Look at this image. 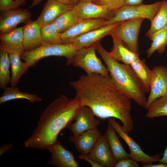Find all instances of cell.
<instances>
[{"mask_svg":"<svg viewBox=\"0 0 167 167\" xmlns=\"http://www.w3.org/2000/svg\"><path fill=\"white\" fill-rule=\"evenodd\" d=\"M70 84L75 89V98L81 106H86L95 116L102 120L119 119L127 133L134 127L131 114V99L120 88L111 77L92 74L80 76Z\"/></svg>","mask_w":167,"mask_h":167,"instance_id":"obj_1","label":"cell"},{"mask_svg":"<svg viewBox=\"0 0 167 167\" xmlns=\"http://www.w3.org/2000/svg\"><path fill=\"white\" fill-rule=\"evenodd\" d=\"M81 107L75 98L70 100L61 95L43 111L36 127L24 142L25 147L49 151L58 141L60 132L75 120Z\"/></svg>","mask_w":167,"mask_h":167,"instance_id":"obj_2","label":"cell"},{"mask_svg":"<svg viewBox=\"0 0 167 167\" xmlns=\"http://www.w3.org/2000/svg\"><path fill=\"white\" fill-rule=\"evenodd\" d=\"M94 45L114 82L129 98L139 106L145 108L148 100L146 89L131 65L120 63L115 60L99 41Z\"/></svg>","mask_w":167,"mask_h":167,"instance_id":"obj_3","label":"cell"},{"mask_svg":"<svg viewBox=\"0 0 167 167\" xmlns=\"http://www.w3.org/2000/svg\"><path fill=\"white\" fill-rule=\"evenodd\" d=\"M79 50L72 43L51 45L42 44L34 49L24 50L20 55L23 60L29 67L35 65L45 57L56 56L64 57L67 59L66 65L72 63L73 58Z\"/></svg>","mask_w":167,"mask_h":167,"instance_id":"obj_4","label":"cell"},{"mask_svg":"<svg viewBox=\"0 0 167 167\" xmlns=\"http://www.w3.org/2000/svg\"><path fill=\"white\" fill-rule=\"evenodd\" d=\"M162 1L149 4H141L135 6L124 5L114 11L112 17L106 20L105 25L129 19L142 18L151 21L155 17L161 6Z\"/></svg>","mask_w":167,"mask_h":167,"instance_id":"obj_5","label":"cell"},{"mask_svg":"<svg viewBox=\"0 0 167 167\" xmlns=\"http://www.w3.org/2000/svg\"><path fill=\"white\" fill-rule=\"evenodd\" d=\"M96 50L94 44L79 49L71 64L75 67L83 69L87 74H97L103 75H109L108 68L97 58Z\"/></svg>","mask_w":167,"mask_h":167,"instance_id":"obj_6","label":"cell"},{"mask_svg":"<svg viewBox=\"0 0 167 167\" xmlns=\"http://www.w3.org/2000/svg\"><path fill=\"white\" fill-rule=\"evenodd\" d=\"M144 19L134 18L122 21L112 31L110 35H116L129 50L135 54H139L138 38Z\"/></svg>","mask_w":167,"mask_h":167,"instance_id":"obj_7","label":"cell"},{"mask_svg":"<svg viewBox=\"0 0 167 167\" xmlns=\"http://www.w3.org/2000/svg\"><path fill=\"white\" fill-rule=\"evenodd\" d=\"M108 121V123L128 145L130 150L129 154L131 158L142 164H152L159 161L161 159V156L159 154L150 156L144 153L140 146L128 135V133L123 131L122 126L116 121L114 118H109Z\"/></svg>","mask_w":167,"mask_h":167,"instance_id":"obj_8","label":"cell"},{"mask_svg":"<svg viewBox=\"0 0 167 167\" xmlns=\"http://www.w3.org/2000/svg\"><path fill=\"white\" fill-rule=\"evenodd\" d=\"M31 19V14L26 9L20 7L1 12L0 15V35L9 32L16 28L20 23L26 24Z\"/></svg>","mask_w":167,"mask_h":167,"instance_id":"obj_9","label":"cell"},{"mask_svg":"<svg viewBox=\"0 0 167 167\" xmlns=\"http://www.w3.org/2000/svg\"><path fill=\"white\" fill-rule=\"evenodd\" d=\"M152 70L150 90L146 109L155 100L167 95V67L163 65L155 66Z\"/></svg>","mask_w":167,"mask_h":167,"instance_id":"obj_10","label":"cell"},{"mask_svg":"<svg viewBox=\"0 0 167 167\" xmlns=\"http://www.w3.org/2000/svg\"><path fill=\"white\" fill-rule=\"evenodd\" d=\"M95 117L90 108L86 106H81L75 122L71 123L67 128L73 135H78L86 131L96 127L100 124V121Z\"/></svg>","mask_w":167,"mask_h":167,"instance_id":"obj_11","label":"cell"},{"mask_svg":"<svg viewBox=\"0 0 167 167\" xmlns=\"http://www.w3.org/2000/svg\"><path fill=\"white\" fill-rule=\"evenodd\" d=\"M75 5L64 4L56 0H47L36 21L41 27L50 24L60 15L74 8Z\"/></svg>","mask_w":167,"mask_h":167,"instance_id":"obj_12","label":"cell"},{"mask_svg":"<svg viewBox=\"0 0 167 167\" xmlns=\"http://www.w3.org/2000/svg\"><path fill=\"white\" fill-rule=\"evenodd\" d=\"M75 7L80 20L98 18L107 20L113 17L114 13L107 6L90 2H78Z\"/></svg>","mask_w":167,"mask_h":167,"instance_id":"obj_13","label":"cell"},{"mask_svg":"<svg viewBox=\"0 0 167 167\" xmlns=\"http://www.w3.org/2000/svg\"><path fill=\"white\" fill-rule=\"evenodd\" d=\"M106 20L102 18L80 20L73 27L61 33L63 43H71V41L76 36L105 26Z\"/></svg>","mask_w":167,"mask_h":167,"instance_id":"obj_14","label":"cell"},{"mask_svg":"<svg viewBox=\"0 0 167 167\" xmlns=\"http://www.w3.org/2000/svg\"><path fill=\"white\" fill-rule=\"evenodd\" d=\"M121 22L91 30L75 37L71 43L74 44L79 49L93 45L103 37L110 35L112 31Z\"/></svg>","mask_w":167,"mask_h":167,"instance_id":"obj_15","label":"cell"},{"mask_svg":"<svg viewBox=\"0 0 167 167\" xmlns=\"http://www.w3.org/2000/svg\"><path fill=\"white\" fill-rule=\"evenodd\" d=\"M87 155L103 167H114L117 161L111 151L105 135H102Z\"/></svg>","mask_w":167,"mask_h":167,"instance_id":"obj_16","label":"cell"},{"mask_svg":"<svg viewBox=\"0 0 167 167\" xmlns=\"http://www.w3.org/2000/svg\"><path fill=\"white\" fill-rule=\"evenodd\" d=\"M102 135L97 127L86 131L78 135L71 136L68 140L73 143L77 151L82 155L89 153Z\"/></svg>","mask_w":167,"mask_h":167,"instance_id":"obj_17","label":"cell"},{"mask_svg":"<svg viewBox=\"0 0 167 167\" xmlns=\"http://www.w3.org/2000/svg\"><path fill=\"white\" fill-rule=\"evenodd\" d=\"M0 52L10 54L21 53L24 50L23 44V27L16 28L0 36Z\"/></svg>","mask_w":167,"mask_h":167,"instance_id":"obj_18","label":"cell"},{"mask_svg":"<svg viewBox=\"0 0 167 167\" xmlns=\"http://www.w3.org/2000/svg\"><path fill=\"white\" fill-rule=\"evenodd\" d=\"M49 151L51 154L50 160L45 164L58 167H78L79 163L71 151L66 149L57 141Z\"/></svg>","mask_w":167,"mask_h":167,"instance_id":"obj_19","label":"cell"},{"mask_svg":"<svg viewBox=\"0 0 167 167\" xmlns=\"http://www.w3.org/2000/svg\"><path fill=\"white\" fill-rule=\"evenodd\" d=\"M23 28V44L25 50L34 49L43 43L41 27L36 21L32 20Z\"/></svg>","mask_w":167,"mask_h":167,"instance_id":"obj_20","label":"cell"},{"mask_svg":"<svg viewBox=\"0 0 167 167\" xmlns=\"http://www.w3.org/2000/svg\"><path fill=\"white\" fill-rule=\"evenodd\" d=\"M111 35L113 39V46L109 53L115 60L130 65L139 58V54H135L129 50L117 36L113 34Z\"/></svg>","mask_w":167,"mask_h":167,"instance_id":"obj_21","label":"cell"},{"mask_svg":"<svg viewBox=\"0 0 167 167\" xmlns=\"http://www.w3.org/2000/svg\"><path fill=\"white\" fill-rule=\"evenodd\" d=\"M116 133L108 123L105 135L114 157L117 161L130 158V154L125 150Z\"/></svg>","mask_w":167,"mask_h":167,"instance_id":"obj_22","label":"cell"},{"mask_svg":"<svg viewBox=\"0 0 167 167\" xmlns=\"http://www.w3.org/2000/svg\"><path fill=\"white\" fill-rule=\"evenodd\" d=\"M21 53L9 54L11 69L10 83L15 87L19 82L21 76L26 72L29 67L27 64L21 60Z\"/></svg>","mask_w":167,"mask_h":167,"instance_id":"obj_23","label":"cell"},{"mask_svg":"<svg viewBox=\"0 0 167 167\" xmlns=\"http://www.w3.org/2000/svg\"><path fill=\"white\" fill-rule=\"evenodd\" d=\"M0 97V105L6 102L17 99H25L33 103L41 101V98L37 95L21 92L17 87H6Z\"/></svg>","mask_w":167,"mask_h":167,"instance_id":"obj_24","label":"cell"},{"mask_svg":"<svg viewBox=\"0 0 167 167\" xmlns=\"http://www.w3.org/2000/svg\"><path fill=\"white\" fill-rule=\"evenodd\" d=\"M152 41L150 47L147 50V56L150 57L156 51L160 54L165 51L167 45V28H164L149 35Z\"/></svg>","mask_w":167,"mask_h":167,"instance_id":"obj_25","label":"cell"},{"mask_svg":"<svg viewBox=\"0 0 167 167\" xmlns=\"http://www.w3.org/2000/svg\"><path fill=\"white\" fill-rule=\"evenodd\" d=\"M130 65L144 85L147 94H149L152 77V70L146 65L145 59H141L139 58Z\"/></svg>","mask_w":167,"mask_h":167,"instance_id":"obj_26","label":"cell"},{"mask_svg":"<svg viewBox=\"0 0 167 167\" xmlns=\"http://www.w3.org/2000/svg\"><path fill=\"white\" fill-rule=\"evenodd\" d=\"M80 20L75 6L58 17L54 22L58 31L62 33L73 27Z\"/></svg>","mask_w":167,"mask_h":167,"instance_id":"obj_27","label":"cell"},{"mask_svg":"<svg viewBox=\"0 0 167 167\" xmlns=\"http://www.w3.org/2000/svg\"><path fill=\"white\" fill-rule=\"evenodd\" d=\"M151 26L146 34L149 35L164 28H167V0H163L157 14L151 21Z\"/></svg>","mask_w":167,"mask_h":167,"instance_id":"obj_28","label":"cell"},{"mask_svg":"<svg viewBox=\"0 0 167 167\" xmlns=\"http://www.w3.org/2000/svg\"><path fill=\"white\" fill-rule=\"evenodd\" d=\"M145 116L152 119L162 116H167V95L154 100L148 106Z\"/></svg>","mask_w":167,"mask_h":167,"instance_id":"obj_29","label":"cell"},{"mask_svg":"<svg viewBox=\"0 0 167 167\" xmlns=\"http://www.w3.org/2000/svg\"><path fill=\"white\" fill-rule=\"evenodd\" d=\"M41 32L43 43L51 45L63 43L61 33L58 31L54 22L41 27Z\"/></svg>","mask_w":167,"mask_h":167,"instance_id":"obj_30","label":"cell"},{"mask_svg":"<svg viewBox=\"0 0 167 167\" xmlns=\"http://www.w3.org/2000/svg\"><path fill=\"white\" fill-rule=\"evenodd\" d=\"M8 55L0 52V87L3 89L6 87L11 80L9 71L10 63Z\"/></svg>","mask_w":167,"mask_h":167,"instance_id":"obj_31","label":"cell"},{"mask_svg":"<svg viewBox=\"0 0 167 167\" xmlns=\"http://www.w3.org/2000/svg\"><path fill=\"white\" fill-rule=\"evenodd\" d=\"M27 0H0L1 12L19 7L26 4Z\"/></svg>","mask_w":167,"mask_h":167,"instance_id":"obj_32","label":"cell"},{"mask_svg":"<svg viewBox=\"0 0 167 167\" xmlns=\"http://www.w3.org/2000/svg\"><path fill=\"white\" fill-rule=\"evenodd\" d=\"M95 3L107 6L114 11L125 5L124 0H96Z\"/></svg>","mask_w":167,"mask_h":167,"instance_id":"obj_33","label":"cell"},{"mask_svg":"<svg viewBox=\"0 0 167 167\" xmlns=\"http://www.w3.org/2000/svg\"><path fill=\"white\" fill-rule=\"evenodd\" d=\"M138 162L131 158L117 161L115 167H139Z\"/></svg>","mask_w":167,"mask_h":167,"instance_id":"obj_34","label":"cell"},{"mask_svg":"<svg viewBox=\"0 0 167 167\" xmlns=\"http://www.w3.org/2000/svg\"><path fill=\"white\" fill-rule=\"evenodd\" d=\"M79 159L84 160L89 163L93 167H103L102 165L89 158L87 155L80 154L78 156Z\"/></svg>","mask_w":167,"mask_h":167,"instance_id":"obj_35","label":"cell"},{"mask_svg":"<svg viewBox=\"0 0 167 167\" xmlns=\"http://www.w3.org/2000/svg\"><path fill=\"white\" fill-rule=\"evenodd\" d=\"M143 0H124L125 4L129 6H135L142 4Z\"/></svg>","mask_w":167,"mask_h":167,"instance_id":"obj_36","label":"cell"},{"mask_svg":"<svg viewBox=\"0 0 167 167\" xmlns=\"http://www.w3.org/2000/svg\"><path fill=\"white\" fill-rule=\"evenodd\" d=\"M142 167H167V164L162 163L157 164H142Z\"/></svg>","mask_w":167,"mask_h":167,"instance_id":"obj_37","label":"cell"},{"mask_svg":"<svg viewBox=\"0 0 167 167\" xmlns=\"http://www.w3.org/2000/svg\"><path fill=\"white\" fill-rule=\"evenodd\" d=\"M12 146V144H5L4 145L2 146L0 149V156L6 151L11 149Z\"/></svg>","mask_w":167,"mask_h":167,"instance_id":"obj_38","label":"cell"},{"mask_svg":"<svg viewBox=\"0 0 167 167\" xmlns=\"http://www.w3.org/2000/svg\"><path fill=\"white\" fill-rule=\"evenodd\" d=\"M161 163L167 164V146L164 150L163 156L159 161Z\"/></svg>","mask_w":167,"mask_h":167,"instance_id":"obj_39","label":"cell"},{"mask_svg":"<svg viewBox=\"0 0 167 167\" xmlns=\"http://www.w3.org/2000/svg\"><path fill=\"white\" fill-rule=\"evenodd\" d=\"M43 0H32V2L29 6V8H31L39 4Z\"/></svg>","mask_w":167,"mask_h":167,"instance_id":"obj_40","label":"cell"},{"mask_svg":"<svg viewBox=\"0 0 167 167\" xmlns=\"http://www.w3.org/2000/svg\"><path fill=\"white\" fill-rule=\"evenodd\" d=\"M60 2L65 4H73L72 0H56Z\"/></svg>","mask_w":167,"mask_h":167,"instance_id":"obj_41","label":"cell"},{"mask_svg":"<svg viewBox=\"0 0 167 167\" xmlns=\"http://www.w3.org/2000/svg\"><path fill=\"white\" fill-rule=\"evenodd\" d=\"M96 0H76V3L79 2H90L95 3Z\"/></svg>","mask_w":167,"mask_h":167,"instance_id":"obj_42","label":"cell"},{"mask_svg":"<svg viewBox=\"0 0 167 167\" xmlns=\"http://www.w3.org/2000/svg\"><path fill=\"white\" fill-rule=\"evenodd\" d=\"M72 3L75 5L76 3V0H72Z\"/></svg>","mask_w":167,"mask_h":167,"instance_id":"obj_43","label":"cell"}]
</instances>
